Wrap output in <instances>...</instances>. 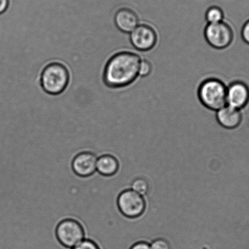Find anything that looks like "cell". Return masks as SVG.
Listing matches in <instances>:
<instances>
[{
  "label": "cell",
  "mask_w": 249,
  "mask_h": 249,
  "mask_svg": "<svg viewBox=\"0 0 249 249\" xmlns=\"http://www.w3.org/2000/svg\"><path fill=\"white\" fill-rule=\"evenodd\" d=\"M158 38L156 30L147 23H140L130 33V43L139 52H146L153 49L158 42Z\"/></svg>",
  "instance_id": "8992f818"
},
{
  "label": "cell",
  "mask_w": 249,
  "mask_h": 249,
  "mask_svg": "<svg viewBox=\"0 0 249 249\" xmlns=\"http://www.w3.org/2000/svg\"><path fill=\"white\" fill-rule=\"evenodd\" d=\"M56 234L60 243L67 248L72 249L84 240L83 229L78 222L66 219L58 225Z\"/></svg>",
  "instance_id": "52a82bcc"
},
{
  "label": "cell",
  "mask_w": 249,
  "mask_h": 249,
  "mask_svg": "<svg viewBox=\"0 0 249 249\" xmlns=\"http://www.w3.org/2000/svg\"><path fill=\"white\" fill-rule=\"evenodd\" d=\"M130 249H151L150 243L145 241H140L133 244Z\"/></svg>",
  "instance_id": "d6986e66"
},
{
  "label": "cell",
  "mask_w": 249,
  "mask_h": 249,
  "mask_svg": "<svg viewBox=\"0 0 249 249\" xmlns=\"http://www.w3.org/2000/svg\"><path fill=\"white\" fill-rule=\"evenodd\" d=\"M69 82V70L61 63H50L43 70L40 76V85L43 90L52 95L64 92Z\"/></svg>",
  "instance_id": "3957f363"
},
{
  "label": "cell",
  "mask_w": 249,
  "mask_h": 249,
  "mask_svg": "<svg viewBox=\"0 0 249 249\" xmlns=\"http://www.w3.org/2000/svg\"><path fill=\"white\" fill-rule=\"evenodd\" d=\"M117 204L123 216L130 219L141 216L146 207L143 196L132 189H126L120 193Z\"/></svg>",
  "instance_id": "5b68a950"
},
{
  "label": "cell",
  "mask_w": 249,
  "mask_h": 249,
  "mask_svg": "<svg viewBox=\"0 0 249 249\" xmlns=\"http://www.w3.org/2000/svg\"><path fill=\"white\" fill-rule=\"evenodd\" d=\"M131 188L134 192L143 196L148 193L149 190L148 181L142 178H135L131 183Z\"/></svg>",
  "instance_id": "5bb4252c"
},
{
  "label": "cell",
  "mask_w": 249,
  "mask_h": 249,
  "mask_svg": "<svg viewBox=\"0 0 249 249\" xmlns=\"http://www.w3.org/2000/svg\"><path fill=\"white\" fill-rule=\"evenodd\" d=\"M98 157L91 152H82L72 161V169L77 175L88 177L96 171Z\"/></svg>",
  "instance_id": "9c48e42d"
},
{
  "label": "cell",
  "mask_w": 249,
  "mask_h": 249,
  "mask_svg": "<svg viewBox=\"0 0 249 249\" xmlns=\"http://www.w3.org/2000/svg\"><path fill=\"white\" fill-rule=\"evenodd\" d=\"M227 88L222 80L209 77L200 84L197 90L198 98L205 107L216 112L227 105Z\"/></svg>",
  "instance_id": "7a4b0ae2"
},
{
  "label": "cell",
  "mask_w": 249,
  "mask_h": 249,
  "mask_svg": "<svg viewBox=\"0 0 249 249\" xmlns=\"http://www.w3.org/2000/svg\"><path fill=\"white\" fill-rule=\"evenodd\" d=\"M151 249H171V243L167 239L158 238L150 244Z\"/></svg>",
  "instance_id": "2e32d148"
},
{
  "label": "cell",
  "mask_w": 249,
  "mask_h": 249,
  "mask_svg": "<svg viewBox=\"0 0 249 249\" xmlns=\"http://www.w3.org/2000/svg\"><path fill=\"white\" fill-rule=\"evenodd\" d=\"M119 162L116 157L111 155H104L98 157L96 171L105 176L114 175L119 170Z\"/></svg>",
  "instance_id": "7c38bea8"
},
{
  "label": "cell",
  "mask_w": 249,
  "mask_h": 249,
  "mask_svg": "<svg viewBox=\"0 0 249 249\" xmlns=\"http://www.w3.org/2000/svg\"><path fill=\"white\" fill-rule=\"evenodd\" d=\"M204 37L210 47L216 50H224L233 42V30L224 20L217 23L207 24L204 30Z\"/></svg>",
  "instance_id": "277c9868"
},
{
  "label": "cell",
  "mask_w": 249,
  "mask_h": 249,
  "mask_svg": "<svg viewBox=\"0 0 249 249\" xmlns=\"http://www.w3.org/2000/svg\"><path fill=\"white\" fill-rule=\"evenodd\" d=\"M217 123L227 129H234L241 124L243 115L240 110L236 109L228 105L220 108L216 112Z\"/></svg>",
  "instance_id": "30bf717a"
},
{
  "label": "cell",
  "mask_w": 249,
  "mask_h": 249,
  "mask_svg": "<svg viewBox=\"0 0 249 249\" xmlns=\"http://www.w3.org/2000/svg\"><path fill=\"white\" fill-rule=\"evenodd\" d=\"M205 18L207 24L221 22L224 20V11L219 6H212L208 8L205 13Z\"/></svg>",
  "instance_id": "4fadbf2b"
},
{
  "label": "cell",
  "mask_w": 249,
  "mask_h": 249,
  "mask_svg": "<svg viewBox=\"0 0 249 249\" xmlns=\"http://www.w3.org/2000/svg\"><path fill=\"white\" fill-rule=\"evenodd\" d=\"M9 4V0H0V14L5 13L8 9Z\"/></svg>",
  "instance_id": "ffe728a7"
},
{
  "label": "cell",
  "mask_w": 249,
  "mask_h": 249,
  "mask_svg": "<svg viewBox=\"0 0 249 249\" xmlns=\"http://www.w3.org/2000/svg\"><path fill=\"white\" fill-rule=\"evenodd\" d=\"M241 37L244 42L249 45V19L246 21L242 28Z\"/></svg>",
  "instance_id": "ac0fdd59"
},
{
  "label": "cell",
  "mask_w": 249,
  "mask_h": 249,
  "mask_svg": "<svg viewBox=\"0 0 249 249\" xmlns=\"http://www.w3.org/2000/svg\"><path fill=\"white\" fill-rule=\"evenodd\" d=\"M227 105L241 110L249 103V88L244 82L235 81L231 82L227 88Z\"/></svg>",
  "instance_id": "ba28073f"
},
{
  "label": "cell",
  "mask_w": 249,
  "mask_h": 249,
  "mask_svg": "<svg viewBox=\"0 0 249 249\" xmlns=\"http://www.w3.org/2000/svg\"><path fill=\"white\" fill-rule=\"evenodd\" d=\"M152 71V65L148 60L142 59L140 62L139 75V77H146L149 76Z\"/></svg>",
  "instance_id": "9a60e30c"
},
{
  "label": "cell",
  "mask_w": 249,
  "mask_h": 249,
  "mask_svg": "<svg viewBox=\"0 0 249 249\" xmlns=\"http://www.w3.org/2000/svg\"><path fill=\"white\" fill-rule=\"evenodd\" d=\"M142 58L137 53L122 52L111 57L106 65L103 81L110 88H125L139 77V71Z\"/></svg>",
  "instance_id": "6da1fadb"
},
{
  "label": "cell",
  "mask_w": 249,
  "mask_h": 249,
  "mask_svg": "<svg viewBox=\"0 0 249 249\" xmlns=\"http://www.w3.org/2000/svg\"><path fill=\"white\" fill-rule=\"evenodd\" d=\"M114 20L118 30L124 33H132L140 24L137 14L132 9L126 8L117 11Z\"/></svg>",
  "instance_id": "8fae6325"
},
{
  "label": "cell",
  "mask_w": 249,
  "mask_h": 249,
  "mask_svg": "<svg viewBox=\"0 0 249 249\" xmlns=\"http://www.w3.org/2000/svg\"><path fill=\"white\" fill-rule=\"evenodd\" d=\"M72 249H99L98 246L93 242L84 239L79 244L74 247Z\"/></svg>",
  "instance_id": "e0dca14e"
}]
</instances>
